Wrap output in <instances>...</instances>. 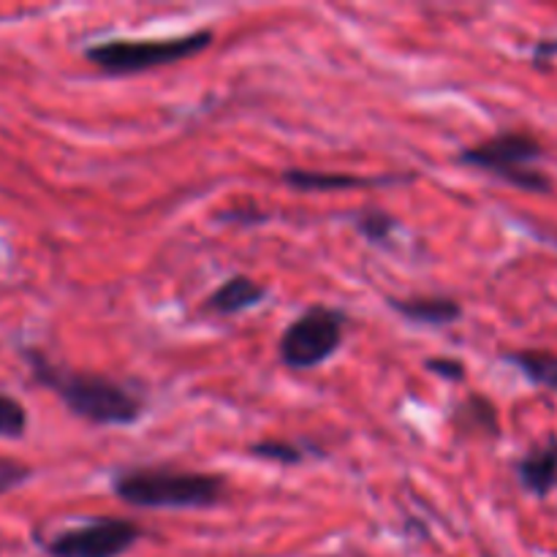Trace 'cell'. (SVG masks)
I'll use <instances>...</instances> for the list:
<instances>
[{
	"label": "cell",
	"instance_id": "13",
	"mask_svg": "<svg viewBox=\"0 0 557 557\" xmlns=\"http://www.w3.org/2000/svg\"><path fill=\"white\" fill-rule=\"evenodd\" d=\"M351 221L354 228H357L368 243L384 245V248H389V245L395 243L397 232H400L397 218L389 215L386 210H379V207H362V210L354 212Z\"/></svg>",
	"mask_w": 557,
	"mask_h": 557
},
{
	"label": "cell",
	"instance_id": "8",
	"mask_svg": "<svg viewBox=\"0 0 557 557\" xmlns=\"http://www.w3.org/2000/svg\"><path fill=\"white\" fill-rule=\"evenodd\" d=\"M397 315H403L411 324L422 326H449L462 319V305L455 297H441V294H419V297H389L386 299Z\"/></svg>",
	"mask_w": 557,
	"mask_h": 557
},
{
	"label": "cell",
	"instance_id": "15",
	"mask_svg": "<svg viewBox=\"0 0 557 557\" xmlns=\"http://www.w3.org/2000/svg\"><path fill=\"white\" fill-rule=\"evenodd\" d=\"M27 430V411L16 397L0 392V438L20 441Z\"/></svg>",
	"mask_w": 557,
	"mask_h": 557
},
{
	"label": "cell",
	"instance_id": "3",
	"mask_svg": "<svg viewBox=\"0 0 557 557\" xmlns=\"http://www.w3.org/2000/svg\"><path fill=\"white\" fill-rule=\"evenodd\" d=\"M212 38L210 27L166 38H109L87 47L85 60L109 76H136L194 58L212 47Z\"/></svg>",
	"mask_w": 557,
	"mask_h": 557
},
{
	"label": "cell",
	"instance_id": "14",
	"mask_svg": "<svg viewBox=\"0 0 557 557\" xmlns=\"http://www.w3.org/2000/svg\"><path fill=\"white\" fill-rule=\"evenodd\" d=\"M248 455L256 457V460L281 462V466H299V462L308 460V449L302 444L283 438H267L259 441V444H250Z\"/></svg>",
	"mask_w": 557,
	"mask_h": 557
},
{
	"label": "cell",
	"instance_id": "7",
	"mask_svg": "<svg viewBox=\"0 0 557 557\" xmlns=\"http://www.w3.org/2000/svg\"><path fill=\"white\" fill-rule=\"evenodd\" d=\"M417 177L413 172L400 174H375V177H362V174L348 172H313V169H286L281 174L283 183L294 190H357V188H389V185H406Z\"/></svg>",
	"mask_w": 557,
	"mask_h": 557
},
{
	"label": "cell",
	"instance_id": "9",
	"mask_svg": "<svg viewBox=\"0 0 557 557\" xmlns=\"http://www.w3.org/2000/svg\"><path fill=\"white\" fill-rule=\"evenodd\" d=\"M517 482L522 484L525 493L533 498H547L557 487V438H549L544 446L528 451L520 462H517Z\"/></svg>",
	"mask_w": 557,
	"mask_h": 557
},
{
	"label": "cell",
	"instance_id": "5",
	"mask_svg": "<svg viewBox=\"0 0 557 557\" xmlns=\"http://www.w3.org/2000/svg\"><path fill=\"white\" fill-rule=\"evenodd\" d=\"M346 313L313 305L299 313L277 341V357L288 370H313L335 357L346 337Z\"/></svg>",
	"mask_w": 557,
	"mask_h": 557
},
{
	"label": "cell",
	"instance_id": "17",
	"mask_svg": "<svg viewBox=\"0 0 557 557\" xmlns=\"http://www.w3.org/2000/svg\"><path fill=\"white\" fill-rule=\"evenodd\" d=\"M424 368L444 381H466V364L455 357H433L424 362Z\"/></svg>",
	"mask_w": 557,
	"mask_h": 557
},
{
	"label": "cell",
	"instance_id": "1",
	"mask_svg": "<svg viewBox=\"0 0 557 557\" xmlns=\"http://www.w3.org/2000/svg\"><path fill=\"white\" fill-rule=\"evenodd\" d=\"M22 357H25L33 379L47 386L52 395H58V400L85 422L101 424V428H131L145 417V397L123 381L85 373V370H71L65 364L52 362L38 348H25Z\"/></svg>",
	"mask_w": 557,
	"mask_h": 557
},
{
	"label": "cell",
	"instance_id": "11",
	"mask_svg": "<svg viewBox=\"0 0 557 557\" xmlns=\"http://www.w3.org/2000/svg\"><path fill=\"white\" fill-rule=\"evenodd\" d=\"M451 422L460 435H482V438H500L498 408L482 395H471L455 406Z\"/></svg>",
	"mask_w": 557,
	"mask_h": 557
},
{
	"label": "cell",
	"instance_id": "18",
	"mask_svg": "<svg viewBox=\"0 0 557 557\" xmlns=\"http://www.w3.org/2000/svg\"><path fill=\"white\" fill-rule=\"evenodd\" d=\"M557 58V38H542V41L533 47V65L536 69H549V63Z\"/></svg>",
	"mask_w": 557,
	"mask_h": 557
},
{
	"label": "cell",
	"instance_id": "10",
	"mask_svg": "<svg viewBox=\"0 0 557 557\" xmlns=\"http://www.w3.org/2000/svg\"><path fill=\"white\" fill-rule=\"evenodd\" d=\"M267 294V286L256 283L253 277L232 275L205 299V310L215 315H237L264 302Z\"/></svg>",
	"mask_w": 557,
	"mask_h": 557
},
{
	"label": "cell",
	"instance_id": "19",
	"mask_svg": "<svg viewBox=\"0 0 557 557\" xmlns=\"http://www.w3.org/2000/svg\"><path fill=\"white\" fill-rule=\"evenodd\" d=\"M221 221L259 223V221H267V215H264V212H261V210H256V207H250V210H243V207H234V210L221 212Z\"/></svg>",
	"mask_w": 557,
	"mask_h": 557
},
{
	"label": "cell",
	"instance_id": "16",
	"mask_svg": "<svg viewBox=\"0 0 557 557\" xmlns=\"http://www.w3.org/2000/svg\"><path fill=\"white\" fill-rule=\"evenodd\" d=\"M30 476H33L30 466L14 460V457L0 455V495H5V493H11V490L22 487V484H25Z\"/></svg>",
	"mask_w": 557,
	"mask_h": 557
},
{
	"label": "cell",
	"instance_id": "4",
	"mask_svg": "<svg viewBox=\"0 0 557 557\" xmlns=\"http://www.w3.org/2000/svg\"><path fill=\"white\" fill-rule=\"evenodd\" d=\"M544 147L536 136L525 131H500L490 139L476 141L457 152V163L493 174L500 183H509L528 194H553V180L547 172L536 169L542 161Z\"/></svg>",
	"mask_w": 557,
	"mask_h": 557
},
{
	"label": "cell",
	"instance_id": "6",
	"mask_svg": "<svg viewBox=\"0 0 557 557\" xmlns=\"http://www.w3.org/2000/svg\"><path fill=\"white\" fill-rule=\"evenodd\" d=\"M145 536L136 522L123 517H98L85 525L54 533L44 547L52 557H123Z\"/></svg>",
	"mask_w": 557,
	"mask_h": 557
},
{
	"label": "cell",
	"instance_id": "12",
	"mask_svg": "<svg viewBox=\"0 0 557 557\" xmlns=\"http://www.w3.org/2000/svg\"><path fill=\"white\" fill-rule=\"evenodd\" d=\"M504 359L515 364L533 386H542V389H549L557 395V354L525 348V351L504 354Z\"/></svg>",
	"mask_w": 557,
	"mask_h": 557
},
{
	"label": "cell",
	"instance_id": "2",
	"mask_svg": "<svg viewBox=\"0 0 557 557\" xmlns=\"http://www.w3.org/2000/svg\"><path fill=\"white\" fill-rule=\"evenodd\" d=\"M112 493L136 509H212L226 500L228 482L223 473L141 466L114 473Z\"/></svg>",
	"mask_w": 557,
	"mask_h": 557
}]
</instances>
